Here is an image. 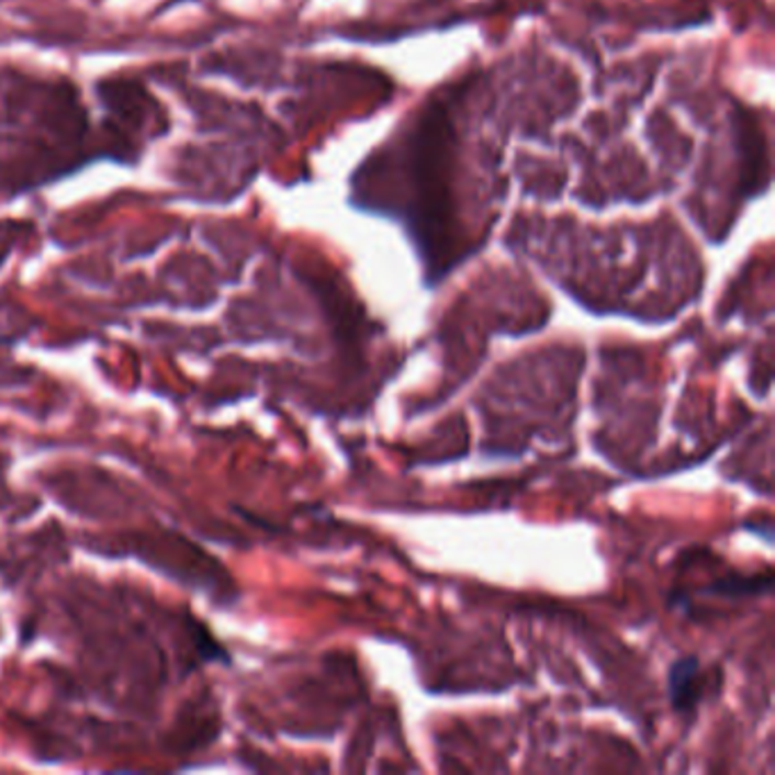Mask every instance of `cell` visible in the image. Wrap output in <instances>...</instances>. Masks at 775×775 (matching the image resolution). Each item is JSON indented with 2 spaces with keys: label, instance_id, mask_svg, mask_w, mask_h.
Segmentation results:
<instances>
[{
  "label": "cell",
  "instance_id": "2",
  "mask_svg": "<svg viewBox=\"0 0 775 775\" xmlns=\"http://www.w3.org/2000/svg\"><path fill=\"white\" fill-rule=\"evenodd\" d=\"M771 589V577H744V575H732L728 580H721L712 589L717 596H760Z\"/></svg>",
  "mask_w": 775,
  "mask_h": 775
},
{
  "label": "cell",
  "instance_id": "1",
  "mask_svg": "<svg viewBox=\"0 0 775 775\" xmlns=\"http://www.w3.org/2000/svg\"><path fill=\"white\" fill-rule=\"evenodd\" d=\"M669 698L677 712H689L700 698V662L694 655L673 662L669 671Z\"/></svg>",
  "mask_w": 775,
  "mask_h": 775
}]
</instances>
